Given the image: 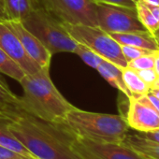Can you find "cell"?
Returning <instances> with one entry per match:
<instances>
[{
    "label": "cell",
    "mask_w": 159,
    "mask_h": 159,
    "mask_svg": "<svg viewBox=\"0 0 159 159\" xmlns=\"http://www.w3.org/2000/svg\"><path fill=\"white\" fill-rule=\"evenodd\" d=\"M153 37H154V38H155V39H157V41L159 42V29H158V30H157V31H156V32L154 33Z\"/></svg>",
    "instance_id": "d590c367"
},
{
    "label": "cell",
    "mask_w": 159,
    "mask_h": 159,
    "mask_svg": "<svg viewBox=\"0 0 159 159\" xmlns=\"http://www.w3.org/2000/svg\"><path fill=\"white\" fill-rule=\"evenodd\" d=\"M138 134L139 137L146 139L147 141L156 144V145H159V129L152 130V131L146 132V133H138Z\"/></svg>",
    "instance_id": "83f0119b"
},
{
    "label": "cell",
    "mask_w": 159,
    "mask_h": 159,
    "mask_svg": "<svg viewBox=\"0 0 159 159\" xmlns=\"http://www.w3.org/2000/svg\"><path fill=\"white\" fill-rule=\"evenodd\" d=\"M158 53H159V50H158Z\"/></svg>",
    "instance_id": "74e56055"
},
{
    "label": "cell",
    "mask_w": 159,
    "mask_h": 159,
    "mask_svg": "<svg viewBox=\"0 0 159 159\" xmlns=\"http://www.w3.org/2000/svg\"><path fill=\"white\" fill-rule=\"evenodd\" d=\"M19 84L23 89L21 108L39 119L62 124L66 113L74 107L52 83L48 67L26 75Z\"/></svg>",
    "instance_id": "7a4b0ae2"
},
{
    "label": "cell",
    "mask_w": 159,
    "mask_h": 159,
    "mask_svg": "<svg viewBox=\"0 0 159 159\" xmlns=\"http://www.w3.org/2000/svg\"><path fill=\"white\" fill-rule=\"evenodd\" d=\"M133 1H134V2H137V1H138V0H133Z\"/></svg>",
    "instance_id": "8d00e7d4"
},
{
    "label": "cell",
    "mask_w": 159,
    "mask_h": 159,
    "mask_svg": "<svg viewBox=\"0 0 159 159\" xmlns=\"http://www.w3.org/2000/svg\"><path fill=\"white\" fill-rule=\"evenodd\" d=\"M21 22L52 55L60 52L74 53L78 42L66 30L64 25L42 7L39 6Z\"/></svg>",
    "instance_id": "277c9868"
},
{
    "label": "cell",
    "mask_w": 159,
    "mask_h": 159,
    "mask_svg": "<svg viewBox=\"0 0 159 159\" xmlns=\"http://www.w3.org/2000/svg\"><path fill=\"white\" fill-rule=\"evenodd\" d=\"M121 50L127 63L140 56L148 55L153 52L152 51H149V50H145V49H141L138 47H133V46H126V45H121Z\"/></svg>",
    "instance_id": "cb8c5ba5"
},
{
    "label": "cell",
    "mask_w": 159,
    "mask_h": 159,
    "mask_svg": "<svg viewBox=\"0 0 159 159\" xmlns=\"http://www.w3.org/2000/svg\"><path fill=\"white\" fill-rule=\"evenodd\" d=\"M0 159H36V158L15 152L3 146H0Z\"/></svg>",
    "instance_id": "484cf974"
},
{
    "label": "cell",
    "mask_w": 159,
    "mask_h": 159,
    "mask_svg": "<svg viewBox=\"0 0 159 159\" xmlns=\"http://www.w3.org/2000/svg\"><path fill=\"white\" fill-rule=\"evenodd\" d=\"M125 119L128 127L138 133L159 129V112L152 105L147 95L128 98V107Z\"/></svg>",
    "instance_id": "9c48e42d"
},
{
    "label": "cell",
    "mask_w": 159,
    "mask_h": 159,
    "mask_svg": "<svg viewBox=\"0 0 159 159\" xmlns=\"http://www.w3.org/2000/svg\"><path fill=\"white\" fill-rule=\"evenodd\" d=\"M122 75L125 84L132 94V97L146 95L150 92V86L142 81L135 69L125 66L122 68Z\"/></svg>",
    "instance_id": "2e32d148"
},
{
    "label": "cell",
    "mask_w": 159,
    "mask_h": 159,
    "mask_svg": "<svg viewBox=\"0 0 159 159\" xmlns=\"http://www.w3.org/2000/svg\"><path fill=\"white\" fill-rule=\"evenodd\" d=\"M0 103L20 105V97L16 96L8 85L7 82L0 74ZM21 106V105H20Z\"/></svg>",
    "instance_id": "7402d4cb"
},
{
    "label": "cell",
    "mask_w": 159,
    "mask_h": 159,
    "mask_svg": "<svg viewBox=\"0 0 159 159\" xmlns=\"http://www.w3.org/2000/svg\"><path fill=\"white\" fill-rule=\"evenodd\" d=\"M110 35L120 45L133 46V47H138L152 52L159 50V42L148 31L111 33Z\"/></svg>",
    "instance_id": "7c38bea8"
},
{
    "label": "cell",
    "mask_w": 159,
    "mask_h": 159,
    "mask_svg": "<svg viewBox=\"0 0 159 159\" xmlns=\"http://www.w3.org/2000/svg\"><path fill=\"white\" fill-rule=\"evenodd\" d=\"M151 88H156V89H159V78H157L156 81L152 84V86L150 87V89H151Z\"/></svg>",
    "instance_id": "e575fe53"
},
{
    "label": "cell",
    "mask_w": 159,
    "mask_h": 159,
    "mask_svg": "<svg viewBox=\"0 0 159 159\" xmlns=\"http://www.w3.org/2000/svg\"><path fill=\"white\" fill-rule=\"evenodd\" d=\"M150 93H152L153 96H155V97L159 99V89H156V88H151V89H150Z\"/></svg>",
    "instance_id": "836d02e7"
},
{
    "label": "cell",
    "mask_w": 159,
    "mask_h": 159,
    "mask_svg": "<svg viewBox=\"0 0 159 159\" xmlns=\"http://www.w3.org/2000/svg\"><path fill=\"white\" fill-rule=\"evenodd\" d=\"M51 15L62 24L98 26L93 0H38Z\"/></svg>",
    "instance_id": "8992f818"
},
{
    "label": "cell",
    "mask_w": 159,
    "mask_h": 159,
    "mask_svg": "<svg viewBox=\"0 0 159 159\" xmlns=\"http://www.w3.org/2000/svg\"><path fill=\"white\" fill-rule=\"evenodd\" d=\"M10 20L3 0H0V23H4Z\"/></svg>",
    "instance_id": "f1b7e54d"
},
{
    "label": "cell",
    "mask_w": 159,
    "mask_h": 159,
    "mask_svg": "<svg viewBox=\"0 0 159 159\" xmlns=\"http://www.w3.org/2000/svg\"><path fill=\"white\" fill-rule=\"evenodd\" d=\"M7 128L36 159H79L71 148L75 136L62 124L47 122L22 111Z\"/></svg>",
    "instance_id": "6da1fadb"
},
{
    "label": "cell",
    "mask_w": 159,
    "mask_h": 159,
    "mask_svg": "<svg viewBox=\"0 0 159 159\" xmlns=\"http://www.w3.org/2000/svg\"><path fill=\"white\" fill-rule=\"evenodd\" d=\"M127 66L135 70H142L148 68H153L154 66V52L148 55L140 56L127 63Z\"/></svg>",
    "instance_id": "603a6c76"
},
{
    "label": "cell",
    "mask_w": 159,
    "mask_h": 159,
    "mask_svg": "<svg viewBox=\"0 0 159 159\" xmlns=\"http://www.w3.org/2000/svg\"><path fill=\"white\" fill-rule=\"evenodd\" d=\"M146 4L150 5H154V6H159V0H141Z\"/></svg>",
    "instance_id": "d6a6232c"
},
{
    "label": "cell",
    "mask_w": 159,
    "mask_h": 159,
    "mask_svg": "<svg viewBox=\"0 0 159 159\" xmlns=\"http://www.w3.org/2000/svg\"><path fill=\"white\" fill-rule=\"evenodd\" d=\"M0 74L8 76L20 83L26 76L21 66L15 63L1 48H0Z\"/></svg>",
    "instance_id": "e0dca14e"
},
{
    "label": "cell",
    "mask_w": 159,
    "mask_h": 159,
    "mask_svg": "<svg viewBox=\"0 0 159 159\" xmlns=\"http://www.w3.org/2000/svg\"><path fill=\"white\" fill-rule=\"evenodd\" d=\"M158 78H159V53L158 51L154 52V66H153Z\"/></svg>",
    "instance_id": "1f68e13d"
},
{
    "label": "cell",
    "mask_w": 159,
    "mask_h": 159,
    "mask_svg": "<svg viewBox=\"0 0 159 159\" xmlns=\"http://www.w3.org/2000/svg\"><path fill=\"white\" fill-rule=\"evenodd\" d=\"M17 36L27 54L42 68H50L52 54L40 42V40L27 30L20 20H9L4 22Z\"/></svg>",
    "instance_id": "8fae6325"
},
{
    "label": "cell",
    "mask_w": 159,
    "mask_h": 159,
    "mask_svg": "<svg viewBox=\"0 0 159 159\" xmlns=\"http://www.w3.org/2000/svg\"><path fill=\"white\" fill-rule=\"evenodd\" d=\"M71 148L79 159H143L124 142H97L75 137Z\"/></svg>",
    "instance_id": "ba28073f"
},
{
    "label": "cell",
    "mask_w": 159,
    "mask_h": 159,
    "mask_svg": "<svg viewBox=\"0 0 159 159\" xmlns=\"http://www.w3.org/2000/svg\"><path fill=\"white\" fill-rule=\"evenodd\" d=\"M0 48L21 66L26 75H32L42 68L27 54L17 36L5 23H0Z\"/></svg>",
    "instance_id": "30bf717a"
},
{
    "label": "cell",
    "mask_w": 159,
    "mask_h": 159,
    "mask_svg": "<svg viewBox=\"0 0 159 159\" xmlns=\"http://www.w3.org/2000/svg\"><path fill=\"white\" fill-rule=\"evenodd\" d=\"M62 125L76 138L97 142H123L129 129L123 115L87 111L75 106Z\"/></svg>",
    "instance_id": "3957f363"
},
{
    "label": "cell",
    "mask_w": 159,
    "mask_h": 159,
    "mask_svg": "<svg viewBox=\"0 0 159 159\" xmlns=\"http://www.w3.org/2000/svg\"><path fill=\"white\" fill-rule=\"evenodd\" d=\"M74 53L77 54L87 66H89L90 67L95 68V69H97L98 66L104 60L101 56L97 54L91 49H89L88 47H86L83 44H80V43H78V45L74 51Z\"/></svg>",
    "instance_id": "ffe728a7"
},
{
    "label": "cell",
    "mask_w": 159,
    "mask_h": 159,
    "mask_svg": "<svg viewBox=\"0 0 159 159\" xmlns=\"http://www.w3.org/2000/svg\"><path fill=\"white\" fill-rule=\"evenodd\" d=\"M63 25L73 39L78 43L88 47L104 60L109 61L121 68L127 66V62L123 55L121 45L115 41L110 34L103 31L98 26Z\"/></svg>",
    "instance_id": "5b68a950"
},
{
    "label": "cell",
    "mask_w": 159,
    "mask_h": 159,
    "mask_svg": "<svg viewBox=\"0 0 159 159\" xmlns=\"http://www.w3.org/2000/svg\"><path fill=\"white\" fill-rule=\"evenodd\" d=\"M95 5L98 26L108 34L147 31L139 20L136 9L107 3Z\"/></svg>",
    "instance_id": "52a82bcc"
},
{
    "label": "cell",
    "mask_w": 159,
    "mask_h": 159,
    "mask_svg": "<svg viewBox=\"0 0 159 159\" xmlns=\"http://www.w3.org/2000/svg\"><path fill=\"white\" fill-rule=\"evenodd\" d=\"M0 146L26 156H32L29 151L8 130L7 126H0Z\"/></svg>",
    "instance_id": "d6986e66"
},
{
    "label": "cell",
    "mask_w": 159,
    "mask_h": 159,
    "mask_svg": "<svg viewBox=\"0 0 159 159\" xmlns=\"http://www.w3.org/2000/svg\"><path fill=\"white\" fill-rule=\"evenodd\" d=\"M147 95V98H149V100H150V102L152 103V105L156 109V111L159 112V99L155 97V96H153L152 93H148V94H146Z\"/></svg>",
    "instance_id": "f546056e"
},
{
    "label": "cell",
    "mask_w": 159,
    "mask_h": 159,
    "mask_svg": "<svg viewBox=\"0 0 159 159\" xmlns=\"http://www.w3.org/2000/svg\"><path fill=\"white\" fill-rule=\"evenodd\" d=\"M139 74V76L140 77V79L142 81L148 84L150 87L152 86V84L156 81L158 76L154 70V68H148V69H142V70H136Z\"/></svg>",
    "instance_id": "d4e9b609"
},
{
    "label": "cell",
    "mask_w": 159,
    "mask_h": 159,
    "mask_svg": "<svg viewBox=\"0 0 159 159\" xmlns=\"http://www.w3.org/2000/svg\"><path fill=\"white\" fill-rule=\"evenodd\" d=\"M95 3H107L112 5L123 6L130 9H136V2L133 0H93Z\"/></svg>",
    "instance_id": "4316f807"
},
{
    "label": "cell",
    "mask_w": 159,
    "mask_h": 159,
    "mask_svg": "<svg viewBox=\"0 0 159 159\" xmlns=\"http://www.w3.org/2000/svg\"><path fill=\"white\" fill-rule=\"evenodd\" d=\"M10 20L22 21L39 4L38 0H3Z\"/></svg>",
    "instance_id": "9a60e30c"
},
{
    "label": "cell",
    "mask_w": 159,
    "mask_h": 159,
    "mask_svg": "<svg viewBox=\"0 0 159 159\" xmlns=\"http://www.w3.org/2000/svg\"><path fill=\"white\" fill-rule=\"evenodd\" d=\"M97 70L111 86L121 91L127 98L132 97V94L129 92V90L125 84L121 67L109 61L103 60L102 63L98 66Z\"/></svg>",
    "instance_id": "4fadbf2b"
},
{
    "label": "cell",
    "mask_w": 159,
    "mask_h": 159,
    "mask_svg": "<svg viewBox=\"0 0 159 159\" xmlns=\"http://www.w3.org/2000/svg\"><path fill=\"white\" fill-rule=\"evenodd\" d=\"M146 6L149 9V11L152 13V15L155 17V19L159 22V6H154V5H150V4H146Z\"/></svg>",
    "instance_id": "4dcf8cb0"
},
{
    "label": "cell",
    "mask_w": 159,
    "mask_h": 159,
    "mask_svg": "<svg viewBox=\"0 0 159 159\" xmlns=\"http://www.w3.org/2000/svg\"><path fill=\"white\" fill-rule=\"evenodd\" d=\"M24 111L20 105L0 103V126H7V125Z\"/></svg>",
    "instance_id": "44dd1931"
},
{
    "label": "cell",
    "mask_w": 159,
    "mask_h": 159,
    "mask_svg": "<svg viewBox=\"0 0 159 159\" xmlns=\"http://www.w3.org/2000/svg\"><path fill=\"white\" fill-rule=\"evenodd\" d=\"M143 159H159V145L151 143L139 136V134H127L123 141Z\"/></svg>",
    "instance_id": "5bb4252c"
},
{
    "label": "cell",
    "mask_w": 159,
    "mask_h": 159,
    "mask_svg": "<svg viewBox=\"0 0 159 159\" xmlns=\"http://www.w3.org/2000/svg\"><path fill=\"white\" fill-rule=\"evenodd\" d=\"M136 12L142 25L151 35L153 36L154 33L159 29V22L155 19V17L147 8L146 4L141 0H138L136 2Z\"/></svg>",
    "instance_id": "ac0fdd59"
}]
</instances>
